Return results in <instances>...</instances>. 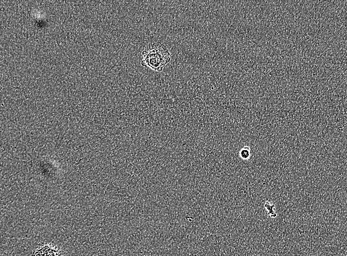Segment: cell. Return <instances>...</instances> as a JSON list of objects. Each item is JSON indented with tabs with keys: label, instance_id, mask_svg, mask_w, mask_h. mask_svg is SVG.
<instances>
[{
	"label": "cell",
	"instance_id": "obj_1",
	"mask_svg": "<svg viewBox=\"0 0 347 256\" xmlns=\"http://www.w3.org/2000/svg\"><path fill=\"white\" fill-rule=\"evenodd\" d=\"M240 158L244 160H248L251 157V149L248 146H245L239 152Z\"/></svg>",
	"mask_w": 347,
	"mask_h": 256
}]
</instances>
